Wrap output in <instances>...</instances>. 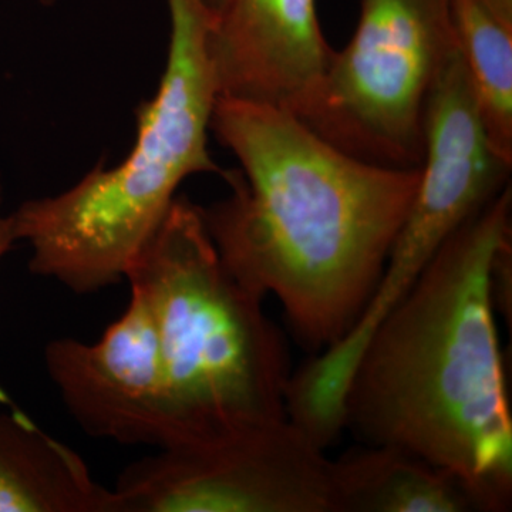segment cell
I'll return each instance as SVG.
<instances>
[{"instance_id":"obj_12","label":"cell","mask_w":512,"mask_h":512,"mask_svg":"<svg viewBox=\"0 0 512 512\" xmlns=\"http://www.w3.org/2000/svg\"><path fill=\"white\" fill-rule=\"evenodd\" d=\"M451 22L494 150L512 164V23L490 0H450Z\"/></svg>"},{"instance_id":"obj_13","label":"cell","mask_w":512,"mask_h":512,"mask_svg":"<svg viewBox=\"0 0 512 512\" xmlns=\"http://www.w3.org/2000/svg\"><path fill=\"white\" fill-rule=\"evenodd\" d=\"M2 191V173H0V261L16 244L9 215L2 214ZM0 402H9L8 396H6L2 389H0Z\"/></svg>"},{"instance_id":"obj_14","label":"cell","mask_w":512,"mask_h":512,"mask_svg":"<svg viewBox=\"0 0 512 512\" xmlns=\"http://www.w3.org/2000/svg\"><path fill=\"white\" fill-rule=\"evenodd\" d=\"M490 3L507 22L512 23V0H490Z\"/></svg>"},{"instance_id":"obj_3","label":"cell","mask_w":512,"mask_h":512,"mask_svg":"<svg viewBox=\"0 0 512 512\" xmlns=\"http://www.w3.org/2000/svg\"><path fill=\"white\" fill-rule=\"evenodd\" d=\"M170 43L156 96L137 110V137L116 167L103 163L69 190L9 215L29 269L76 293L120 284L195 174L227 171L208 148L220 97L210 52L215 13L204 0H167Z\"/></svg>"},{"instance_id":"obj_9","label":"cell","mask_w":512,"mask_h":512,"mask_svg":"<svg viewBox=\"0 0 512 512\" xmlns=\"http://www.w3.org/2000/svg\"><path fill=\"white\" fill-rule=\"evenodd\" d=\"M210 52L220 96L299 117L318 92L333 49L316 0H225L212 20Z\"/></svg>"},{"instance_id":"obj_7","label":"cell","mask_w":512,"mask_h":512,"mask_svg":"<svg viewBox=\"0 0 512 512\" xmlns=\"http://www.w3.org/2000/svg\"><path fill=\"white\" fill-rule=\"evenodd\" d=\"M114 491L124 512H332V460L288 416L164 448Z\"/></svg>"},{"instance_id":"obj_8","label":"cell","mask_w":512,"mask_h":512,"mask_svg":"<svg viewBox=\"0 0 512 512\" xmlns=\"http://www.w3.org/2000/svg\"><path fill=\"white\" fill-rule=\"evenodd\" d=\"M45 360L64 406L89 436L160 450L184 443L156 326L137 292L99 342L53 340Z\"/></svg>"},{"instance_id":"obj_2","label":"cell","mask_w":512,"mask_h":512,"mask_svg":"<svg viewBox=\"0 0 512 512\" xmlns=\"http://www.w3.org/2000/svg\"><path fill=\"white\" fill-rule=\"evenodd\" d=\"M505 187L439 249L366 343L346 396L360 444L402 448L463 478L484 512L512 504V416L494 274L511 248Z\"/></svg>"},{"instance_id":"obj_4","label":"cell","mask_w":512,"mask_h":512,"mask_svg":"<svg viewBox=\"0 0 512 512\" xmlns=\"http://www.w3.org/2000/svg\"><path fill=\"white\" fill-rule=\"evenodd\" d=\"M126 279L154 320L183 444L288 417L284 333L221 261L198 205L175 198Z\"/></svg>"},{"instance_id":"obj_5","label":"cell","mask_w":512,"mask_h":512,"mask_svg":"<svg viewBox=\"0 0 512 512\" xmlns=\"http://www.w3.org/2000/svg\"><path fill=\"white\" fill-rule=\"evenodd\" d=\"M456 47L450 0H362L352 39L333 49L299 119L367 163L420 167L424 109Z\"/></svg>"},{"instance_id":"obj_6","label":"cell","mask_w":512,"mask_h":512,"mask_svg":"<svg viewBox=\"0 0 512 512\" xmlns=\"http://www.w3.org/2000/svg\"><path fill=\"white\" fill-rule=\"evenodd\" d=\"M419 184L382 279L335 355L355 365L380 320L412 288L439 249L510 185L512 164L494 150L458 50L431 87L423 114Z\"/></svg>"},{"instance_id":"obj_10","label":"cell","mask_w":512,"mask_h":512,"mask_svg":"<svg viewBox=\"0 0 512 512\" xmlns=\"http://www.w3.org/2000/svg\"><path fill=\"white\" fill-rule=\"evenodd\" d=\"M0 512H124L82 457L18 409L0 413Z\"/></svg>"},{"instance_id":"obj_1","label":"cell","mask_w":512,"mask_h":512,"mask_svg":"<svg viewBox=\"0 0 512 512\" xmlns=\"http://www.w3.org/2000/svg\"><path fill=\"white\" fill-rule=\"evenodd\" d=\"M211 131L234 154L231 192L202 208L221 261L249 292L272 295L316 353L348 335L382 279L420 167L367 163L296 114L218 97Z\"/></svg>"},{"instance_id":"obj_16","label":"cell","mask_w":512,"mask_h":512,"mask_svg":"<svg viewBox=\"0 0 512 512\" xmlns=\"http://www.w3.org/2000/svg\"><path fill=\"white\" fill-rule=\"evenodd\" d=\"M39 2L42 3V5L50 6L53 5V3L56 2V0H39Z\"/></svg>"},{"instance_id":"obj_11","label":"cell","mask_w":512,"mask_h":512,"mask_svg":"<svg viewBox=\"0 0 512 512\" xmlns=\"http://www.w3.org/2000/svg\"><path fill=\"white\" fill-rule=\"evenodd\" d=\"M332 512H484L470 485L402 448L360 444L332 461Z\"/></svg>"},{"instance_id":"obj_15","label":"cell","mask_w":512,"mask_h":512,"mask_svg":"<svg viewBox=\"0 0 512 512\" xmlns=\"http://www.w3.org/2000/svg\"><path fill=\"white\" fill-rule=\"evenodd\" d=\"M207 3L208 8L212 10V12L217 13L220 12L222 6H224L225 0H204Z\"/></svg>"}]
</instances>
